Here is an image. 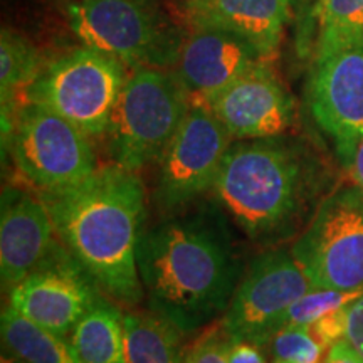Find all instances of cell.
<instances>
[{
  "mask_svg": "<svg viewBox=\"0 0 363 363\" xmlns=\"http://www.w3.org/2000/svg\"><path fill=\"white\" fill-rule=\"evenodd\" d=\"M310 289L311 281L291 251L262 252L240 278L220 325L233 342L264 347L284 326L289 308Z\"/></svg>",
  "mask_w": 363,
  "mask_h": 363,
  "instance_id": "9",
  "label": "cell"
},
{
  "mask_svg": "<svg viewBox=\"0 0 363 363\" xmlns=\"http://www.w3.org/2000/svg\"><path fill=\"white\" fill-rule=\"evenodd\" d=\"M138 272L150 311L184 335L225 313L240 281L225 230L203 214L167 219L145 230Z\"/></svg>",
  "mask_w": 363,
  "mask_h": 363,
  "instance_id": "2",
  "label": "cell"
},
{
  "mask_svg": "<svg viewBox=\"0 0 363 363\" xmlns=\"http://www.w3.org/2000/svg\"><path fill=\"white\" fill-rule=\"evenodd\" d=\"M56 233L98 288L123 305L145 296L138 272V244L145 214L140 177L104 167L57 192H40Z\"/></svg>",
  "mask_w": 363,
  "mask_h": 363,
  "instance_id": "1",
  "label": "cell"
},
{
  "mask_svg": "<svg viewBox=\"0 0 363 363\" xmlns=\"http://www.w3.org/2000/svg\"><path fill=\"white\" fill-rule=\"evenodd\" d=\"M125 363H184L185 335L169 320L148 311L123 315Z\"/></svg>",
  "mask_w": 363,
  "mask_h": 363,
  "instance_id": "17",
  "label": "cell"
},
{
  "mask_svg": "<svg viewBox=\"0 0 363 363\" xmlns=\"http://www.w3.org/2000/svg\"><path fill=\"white\" fill-rule=\"evenodd\" d=\"M101 298L96 284L67 249L9 291V306L61 338L69 340L76 325Z\"/></svg>",
  "mask_w": 363,
  "mask_h": 363,
  "instance_id": "11",
  "label": "cell"
},
{
  "mask_svg": "<svg viewBox=\"0 0 363 363\" xmlns=\"http://www.w3.org/2000/svg\"><path fill=\"white\" fill-rule=\"evenodd\" d=\"M348 306V305H347ZM347 306L338 308V310L321 316L310 326L315 338L321 343L325 350H330L340 340H345V331H347Z\"/></svg>",
  "mask_w": 363,
  "mask_h": 363,
  "instance_id": "25",
  "label": "cell"
},
{
  "mask_svg": "<svg viewBox=\"0 0 363 363\" xmlns=\"http://www.w3.org/2000/svg\"><path fill=\"white\" fill-rule=\"evenodd\" d=\"M7 135L17 169L40 192L72 187L98 170L88 135L44 104L22 103Z\"/></svg>",
  "mask_w": 363,
  "mask_h": 363,
  "instance_id": "7",
  "label": "cell"
},
{
  "mask_svg": "<svg viewBox=\"0 0 363 363\" xmlns=\"http://www.w3.org/2000/svg\"><path fill=\"white\" fill-rule=\"evenodd\" d=\"M56 227L43 197L4 194L0 216V276L11 289L57 252Z\"/></svg>",
  "mask_w": 363,
  "mask_h": 363,
  "instance_id": "15",
  "label": "cell"
},
{
  "mask_svg": "<svg viewBox=\"0 0 363 363\" xmlns=\"http://www.w3.org/2000/svg\"><path fill=\"white\" fill-rule=\"evenodd\" d=\"M274 362L320 363L325 348L308 326L286 325L269 342Z\"/></svg>",
  "mask_w": 363,
  "mask_h": 363,
  "instance_id": "23",
  "label": "cell"
},
{
  "mask_svg": "<svg viewBox=\"0 0 363 363\" xmlns=\"http://www.w3.org/2000/svg\"><path fill=\"white\" fill-rule=\"evenodd\" d=\"M67 16L84 45L133 69L174 65L179 56L182 43L157 0H78Z\"/></svg>",
  "mask_w": 363,
  "mask_h": 363,
  "instance_id": "5",
  "label": "cell"
},
{
  "mask_svg": "<svg viewBox=\"0 0 363 363\" xmlns=\"http://www.w3.org/2000/svg\"><path fill=\"white\" fill-rule=\"evenodd\" d=\"M192 26L216 27L256 45L272 56L289 17V0H189Z\"/></svg>",
  "mask_w": 363,
  "mask_h": 363,
  "instance_id": "16",
  "label": "cell"
},
{
  "mask_svg": "<svg viewBox=\"0 0 363 363\" xmlns=\"http://www.w3.org/2000/svg\"><path fill=\"white\" fill-rule=\"evenodd\" d=\"M323 363H363V358L353 350L347 340H340L326 353Z\"/></svg>",
  "mask_w": 363,
  "mask_h": 363,
  "instance_id": "28",
  "label": "cell"
},
{
  "mask_svg": "<svg viewBox=\"0 0 363 363\" xmlns=\"http://www.w3.org/2000/svg\"><path fill=\"white\" fill-rule=\"evenodd\" d=\"M264 61V54L239 35L194 26L179 49L175 74L187 89L190 103L207 106L216 94Z\"/></svg>",
  "mask_w": 363,
  "mask_h": 363,
  "instance_id": "14",
  "label": "cell"
},
{
  "mask_svg": "<svg viewBox=\"0 0 363 363\" xmlns=\"http://www.w3.org/2000/svg\"><path fill=\"white\" fill-rule=\"evenodd\" d=\"M308 99L316 123L333 138L345 165H350L363 138V48L316 59Z\"/></svg>",
  "mask_w": 363,
  "mask_h": 363,
  "instance_id": "12",
  "label": "cell"
},
{
  "mask_svg": "<svg viewBox=\"0 0 363 363\" xmlns=\"http://www.w3.org/2000/svg\"><path fill=\"white\" fill-rule=\"evenodd\" d=\"M229 363H266L261 347L249 342H234L230 347Z\"/></svg>",
  "mask_w": 363,
  "mask_h": 363,
  "instance_id": "27",
  "label": "cell"
},
{
  "mask_svg": "<svg viewBox=\"0 0 363 363\" xmlns=\"http://www.w3.org/2000/svg\"><path fill=\"white\" fill-rule=\"evenodd\" d=\"M291 252L313 288L363 291V190L330 194Z\"/></svg>",
  "mask_w": 363,
  "mask_h": 363,
  "instance_id": "8",
  "label": "cell"
},
{
  "mask_svg": "<svg viewBox=\"0 0 363 363\" xmlns=\"http://www.w3.org/2000/svg\"><path fill=\"white\" fill-rule=\"evenodd\" d=\"M362 293L363 291H338V289L313 288L289 308L284 326L294 325L310 328L321 316L328 315V313L338 310V308L350 305Z\"/></svg>",
  "mask_w": 363,
  "mask_h": 363,
  "instance_id": "22",
  "label": "cell"
},
{
  "mask_svg": "<svg viewBox=\"0 0 363 363\" xmlns=\"http://www.w3.org/2000/svg\"><path fill=\"white\" fill-rule=\"evenodd\" d=\"M69 342L78 363H125L123 315L99 298L76 325Z\"/></svg>",
  "mask_w": 363,
  "mask_h": 363,
  "instance_id": "18",
  "label": "cell"
},
{
  "mask_svg": "<svg viewBox=\"0 0 363 363\" xmlns=\"http://www.w3.org/2000/svg\"><path fill=\"white\" fill-rule=\"evenodd\" d=\"M311 187L303 157L274 138H262L230 143L212 192L249 239L269 242L293 229Z\"/></svg>",
  "mask_w": 363,
  "mask_h": 363,
  "instance_id": "3",
  "label": "cell"
},
{
  "mask_svg": "<svg viewBox=\"0 0 363 363\" xmlns=\"http://www.w3.org/2000/svg\"><path fill=\"white\" fill-rule=\"evenodd\" d=\"M0 363H24V362H21L19 358H16L13 355H11V353H9V352H4L2 353V358H0Z\"/></svg>",
  "mask_w": 363,
  "mask_h": 363,
  "instance_id": "30",
  "label": "cell"
},
{
  "mask_svg": "<svg viewBox=\"0 0 363 363\" xmlns=\"http://www.w3.org/2000/svg\"><path fill=\"white\" fill-rule=\"evenodd\" d=\"M274 363H283V362H274Z\"/></svg>",
  "mask_w": 363,
  "mask_h": 363,
  "instance_id": "31",
  "label": "cell"
},
{
  "mask_svg": "<svg viewBox=\"0 0 363 363\" xmlns=\"http://www.w3.org/2000/svg\"><path fill=\"white\" fill-rule=\"evenodd\" d=\"M348 167H350L352 179L355 182V185L363 190V138L360 140V143H358L355 153H353L350 165Z\"/></svg>",
  "mask_w": 363,
  "mask_h": 363,
  "instance_id": "29",
  "label": "cell"
},
{
  "mask_svg": "<svg viewBox=\"0 0 363 363\" xmlns=\"http://www.w3.org/2000/svg\"><path fill=\"white\" fill-rule=\"evenodd\" d=\"M0 333L7 352L24 363H78L71 342L21 315L4 308Z\"/></svg>",
  "mask_w": 363,
  "mask_h": 363,
  "instance_id": "19",
  "label": "cell"
},
{
  "mask_svg": "<svg viewBox=\"0 0 363 363\" xmlns=\"http://www.w3.org/2000/svg\"><path fill=\"white\" fill-rule=\"evenodd\" d=\"M345 340L363 358V293L347 306Z\"/></svg>",
  "mask_w": 363,
  "mask_h": 363,
  "instance_id": "26",
  "label": "cell"
},
{
  "mask_svg": "<svg viewBox=\"0 0 363 363\" xmlns=\"http://www.w3.org/2000/svg\"><path fill=\"white\" fill-rule=\"evenodd\" d=\"M39 54L21 35L4 29L0 38V89H2V120L13 115V94L27 88L40 72Z\"/></svg>",
  "mask_w": 363,
  "mask_h": 363,
  "instance_id": "21",
  "label": "cell"
},
{
  "mask_svg": "<svg viewBox=\"0 0 363 363\" xmlns=\"http://www.w3.org/2000/svg\"><path fill=\"white\" fill-rule=\"evenodd\" d=\"M190 96L175 72L136 67L126 78L106 130L108 150L121 169L138 174L158 162L187 115Z\"/></svg>",
  "mask_w": 363,
  "mask_h": 363,
  "instance_id": "4",
  "label": "cell"
},
{
  "mask_svg": "<svg viewBox=\"0 0 363 363\" xmlns=\"http://www.w3.org/2000/svg\"><path fill=\"white\" fill-rule=\"evenodd\" d=\"M120 59L84 48L43 67L24 89L26 101L51 108L88 136L106 135L126 76Z\"/></svg>",
  "mask_w": 363,
  "mask_h": 363,
  "instance_id": "6",
  "label": "cell"
},
{
  "mask_svg": "<svg viewBox=\"0 0 363 363\" xmlns=\"http://www.w3.org/2000/svg\"><path fill=\"white\" fill-rule=\"evenodd\" d=\"M230 138L207 106L190 103L179 130L158 158L153 202L163 214H179L203 192L214 189Z\"/></svg>",
  "mask_w": 363,
  "mask_h": 363,
  "instance_id": "10",
  "label": "cell"
},
{
  "mask_svg": "<svg viewBox=\"0 0 363 363\" xmlns=\"http://www.w3.org/2000/svg\"><path fill=\"white\" fill-rule=\"evenodd\" d=\"M207 108L235 140L276 138L294 115L291 96L266 61L216 94Z\"/></svg>",
  "mask_w": 363,
  "mask_h": 363,
  "instance_id": "13",
  "label": "cell"
},
{
  "mask_svg": "<svg viewBox=\"0 0 363 363\" xmlns=\"http://www.w3.org/2000/svg\"><path fill=\"white\" fill-rule=\"evenodd\" d=\"M233 338L225 333L224 326L206 330L192 347L185 352L184 363H229Z\"/></svg>",
  "mask_w": 363,
  "mask_h": 363,
  "instance_id": "24",
  "label": "cell"
},
{
  "mask_svg": "<svg viewBox=\"0 0 363 363\" xmlns=\"http://www.w3.org/2000/svg\"><path fill=\"white\" fill-rule=\"evenodd\" d=\"M316 59L363 48V0H321Z\"/></svg>",
  "mask_w": 363,
  "mask_h": 363,
  "instance_id": "20",
  "label": "cell"
}]
</instances>
